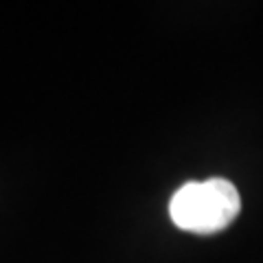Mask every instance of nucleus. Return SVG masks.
<instances>
[{"mask_svg": "<svg viewBox=\"0 0 263 263\" xmlns=\"http://www.w3.org/2000/svg\"><path fill=\"white\" fill-rule=\"evenodd\" d=\"M241 211V197L233 182L211 178L204 182H186L169 202L171 221L195 235H213L233 224Z\"/></svg>", "mask_w": 263, "mask_h": 263, "instance_id": "f257e3e1", "label": "nucleus"}]
</instances>
